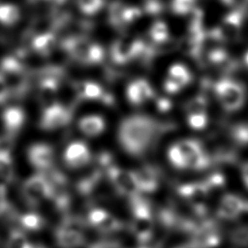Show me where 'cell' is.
Returning <instances> with one entry per match:
<instances>
[{"mask_svg":"<svg viewBox=\"0 0 248 248\" xmlns=\"http://www.w3.org/2000/svg\"><path fill=\"white\" fill-rule=\"evenodd\" d=\"M58 74H51L46 76L39 84L38 101L43 109L58 103V88L59 81L57 78Z\"/></svg>","mask_w":248,"mask_h":248,"instance_id":"12","label":"cell"},{"mask_svg":"<svg viewBox=\"0 0 248 248\" xmlns=\"http://www.w3.org/2000/svg\"><path fill=\"white\" fill-rule=\"evenodd\" d=\"M246 1H247V3H248V0H246Z\"/></svg>","mask_w":248,"mask_h":248,"instance_id":"37","label":"cell"},{"mask_svg":"<svg viewBox=\"0 0 248 248\" xmlns=\"http://www.w3.org/2000/svg\"><path fill=\"white\" fill-rule=\"evenodd\" d=\"M126 96L132 105L140 106L153 96V89L147 80L137 78L128 84L126 88Z\"/></svg>","mask_w":248,"mask_h":248,"instance_id":"15","label":"cell"},{"mask_svg":"<svg viewBox=\"0 0 248 248\" xmlns=\"http://www.w3.org/2000/svg\"><path fill=\"white\" fill-rule=\"evenodd\" d=\"M1 76L11 95L22 96L29 87L28 75L17 58L5 57L1 63Z\"/></svg>","mask_w":248,"mask_h":248,"instance_id":"4","label":"cell"},{"mask_svg":"<svg viewBox=\"0 0 248 248\" xmlns=\"http://www.w3.org/2000/svg\"><path fill=\"white\" fill-rule=\"evenodd\" d=\"M131 232L140 244H147L154 233V218L146 202L134 198L132 201Z\"/></svg>","mask_w":248,"mask_h":248,"instance_id":"3","label":"cell"},{"mask_svg":"<svg viewBox=\"0 0 248 248\" xmlns=\"http://www.w3.org/2000/svg\"><path fill=\"white\" fill-rule=\"evenodd\" d=\"M154 39H157V40H161V39H164L167 35V28H166V25L164 23H157L154 28H153V33H152Z\"/></svg>","mask_w":248,"mask_h":248,"instance_id":"29","label":"cell"},{"mask_svg":"<svg viewBox=\"0 0 248 248\" xmlns=\"http://www.w3.org/2000/svg\"><path fill=\"white\" fill-rule=\"evenodd\" d=\"M56 36L53 32H44L33 36L32 47L43 56L49 55L56 46Z\"/></svg>","mask_w":248,"mask_h":248,"instance_id":"21","label":"cell"},{"mask_svg":"<svg viewBox=\"0 0 248 248\" xmlns=\"http://www.w3.org/2000/svg\"><path fill=\"white\" fill-rule=\"evenodd\" d=\"M78 129L83 135L87 137H97L105 131L106 121L101 115L89 114L79 119Z\"/></svg>","mask_w":248,"mask_h":248,"instance_id":"20","label":"cell"},{"mask_svg":"<svg viewBox=\"0 0 248 248\" xmlns=\"http://www.w3.org/2000/svg\"><path fill=\"white\" fill-rule=\"evenodd\" d=\"M170 164L177 170H197L205 166L206 155L202 144L191 139L174 141L167 150Z\"/></svg>","mask_w":248,"mask_h":248,"instance_id":"2","label":"cell"},{"mask_svg":"<svg viewBox=\"0 0 248 248\" xmlns=\"http://www.w3.org/2000/svg\"><path fill=\"white\" fill-rule=\"evenodd\" d=\"M175 248H200V247H198L196 244H194L193 242H191V243L182 244V245H180V246H177V247H175Z\"/></svg>","mask_w":248,"mask_h":248,"instance_id":"32","label":"cell"},{"mask_svg":"<svg viewBox=\"0 0 248 248\" xmlns=\"http://www.w3.org/2000/svg\"><path fill=\"white\" fill-rule=\"evenodd\" d=\"M10 97V92L8 90V87L5 83V80L3 77L0 74V104H3L6 102V100Z\"/></svg>","mask_w":248,"mask_h":248,"instance_id":"30","label":"cell"},{"mask_svg":"<svg viewBox=\"0 0 248 248\" xmlns=\"http://www.w3.org/2000/svg\"><path fill=\"white\" fill-rule=\"evenodd\" d=\"M14 163L8 149H0V198H4L7 188L14 180Z\"/></svg>","mask_w":248,"mask_h":248,"instance_id":"19","label":"cell"},{"mask_svg":"<svg viewBox=\"0 0 248 248\" xmlns=\"http://www.w3.org/2000/svg\"><path fill=\"white\" fill-rule=\"evenodd\" d=\"M32 244L21 230L14 229L10 232L6 248H32Z\"/></svg>","mask_w":248,"mask_h":248,"instance_id":"25","label":"cell"},{"mask_svg":"<svg viewBox=\"0 0 248 248\" xmlns=\"http://www.w3.org/2000/svg\"><path fill=\"white\" fill-rule=\"evenodd\" d=\"M19 223L23 229L33 232L41 231L46 226L45 218L36 212L24 213L19 218Z\"/></svg>","mask_w":248,"mask_h":248,"instance_id":"24","label":"cell"},{"mask_svg":"<svg viewBox=\"0 0 248 248\" xmlns=\"http://www.w3.org/2000/svg\"><path fill=\"white\" fill-rule=\"evenodd\" d=\"M32 248H46V247L41 244H32Z\"/></svg>","mask_w":248,"mask_h":248,"instance_id":"33","label":"cell"},{"mask_svg":"<svg viewBox=\"0 0 248 248\" xmlns=\"http://www.w3.org/2000/svg\"><path fill=\"white\" fill-rule=\"evenodd\" d=\"M25 121V113L19 107L7 108L2 113V122L9 136L16 135Z\"/></svg>","mask_w":248,"mask_h":248,"instance_id":"18","label":"cell"},{"mask_svg":"<svg viewBox=\"0 0 248 248\" xmlns=\"http://www.w3.org/2000/svg\"><path fill=\"white\" fill-rule=\"evenodd\" d=\"M192 78L188 68L179 63H175L169 68L168 77L165 81V89L169 93H176L186 86Z\"/></svg>","mask_w":248,"mask_h":248,"instance_id":"13","label":"cell"},{"mask_svg":"<svg viewBox=\"0 0 248 248\" xmlns=\"http://www.w3.org/2000/svg\"><path fill=\"white\" fill-rule=\"evenodd\" d=\"M196 0H171V9L175 14L184 15L195 6Z\"/></svg>","mask_w":248,"mask_h":248,"instance_id":"28","label":"cell"},{"mask_svg":"<svg viewBox=\"0 0 248 248\" xmlns=\"http://www.w3.org/2000/svg\"><path fill=\"white\" fill-rule=\"evenodd\" d=\"M187 121L192 129L201 130L205 127L207 123V115L203 111L190 112L187 117Z\"/></svg>","mask_w":248,"mask_h":248,"instance_id":"27","label":"cell"},{"mask_svg":"<svg viewBox=\"0 0 248 248\" xmlns=\"http://www.w3.org/2000/svg\"><path fill=\"white\" fill-rule=\"evenodd\" d=\"M76 91L81 98L88 100L99 99L102 95V89L100 85L93 81H82L76 85Z\"/></svg>","mask_w":248,"mask_h":248,"instance_id":"23","label":"cell"},{"mask_svg":"<svg viewBox=\"0 0 248 248\" xmlns=\"http://www.w3.org/2000/svg\"><path fill=\"white\" fill-rule=\"evenodd\" d=\"M28 159L33 167L45 170L52 166L54 161V151L48 144L35 143L28 149Z\"/></svg>","mask_w":248,"mask_h":248,"instance_id":"14","label":"cell"},{"mask_svg":"<svg viewBox=\"0 0 248 248\" xmlns=\"http://www.w3.org/2000/svg\"><path fill=\"white\" fill-rule=\"evenodd\" d=\"M78 9L85 15H94L101 10L104 0H77Z\"/></svg>","mask_w":248,"mask_h":248,"instance_id":"26","label":"cell"},{"mask_svg":"<svg viewBox=\"0 0 248 248\" xmlns=\"http://www.w3.org/2000/svg\"><path fill=\"white\" fill-rule=\"evenodd\" d=\"M244 61H245V64L248 66V50L246 51V53L244 55Z\"/></svg>","mask_w":248,"mask_h":248,"instance_id":"34","label":"cell"},{"mask_svg":"<svg viewBox=\"0 0 248 248\" xmlns=\"http://www.w3.org/2000/svg\"><path fill=\"white\" fill-rule=\"evenodd\" d=\"M218 1H220L223 4H231L232 2V0H218Z\"/></svg>","mask_w":248,"mask_h":248,"instance_id":"35","label":"cell"},{"mask_svg":"<svg viewBox=\"0 0 248 248\" xmlns=\"http://www.w3.org/2000/svg\"><path fill=\"white\" fill-rule=\"evenodd\" d=\"M154 120L145 115H130L118 127L117 139L122 149L130 155H141L151 146L156 137Z\"/></svg>","mask_w":248,"mask_h":248,"instance_id":"1","label":"cell"},{"mask_svg":"<svg viewBox=\"0 0 248 248\" xmlns=\"http://www.w3.org/2000/svg\"><path fill=\"white\" fill-rule=\"evenodd\" d=\"M20 18L19 8L11 3L0 4V22L4 25H14Z\"/></svg>","mask_w":248,"mask_h":248,"instance_id":"22","label":"cell"},{"mask_svg":"<svg viewBox=\"0 0 248 248\" xmlns=\"http://www.w3.org/2000/svg\"><path fill=\"white\" fill-rule=\"evenodd\" d=\"M54 237L56 244L60 248H79L85 243V236L82 231L60 226L54 231Z\"/></svg>","mask_w":248,"mask_h":248,"instance_id":"16","label":"cell"},{"mask_svg":"<svg viewBox=\"0 0 248 248\" xmlns=\"http://www.w3.org/2000/svg\"><path fill=\"white\" fill-rule=\"evenodd\" d=\"M72 118V112L60 102L43 109L40 126L43 130L54 131L66 126Z\"/></svg>","mask_w":248,"mask_h":248,"instance_id":"8","label":"cell"},{"mask_svg":"<svg viewBox=\"0 0 248 248\" xmlns=\"http://www.w3.org/2000/svg\"><path fill=\"white\" fill-rule=\"evenodd\" d=\"M90 160L89 147L83 141H73L64 151V162L71 169H80L86 166Z\"/></svg>","mask_w":248,"mask_h":248,"instance_id":"11","label":"cell"},{"mask_svg":"<svg viewBox=\"0 0 248 248\" xmlns=\"http://www.w3.org/2000/svg\"><path fill=\"white\" fill-rule=\"evenodd\" d=\"M216 97L221 106L228 111L239 109L246 101L244 86L235 80L224 79L215 86Z\"/></svg>","mask_w":248,"mask_h":248,"instance_id":"5","label":"cell"},{"mask_svg":"<svg viewBox=\"0 0 248 248\" xmlns=\"http://www.w3.org/2000/svg\"><path fill=\"white\" fill-rule=\"evenodd\" d=\"M62 45L71 57L81 63L94 64L103 58V49L101 46L83 38L71 37L66 39Z\"/></svg>","mask_w":248,"mask_h":248,"instance_id":"6","label":"cell"},{"mask_svg":"<svg viewBox=\"0 0 248 248\" xmlns=\"http://www.w3.org/2000/svg\"><path fill=\"white\" fill-rule=\"evenodd\" d=\"M193 233V243L200 248H215L221 242L220 233L216 225L211 221L197 224Z\"/></svg>","mask_w":248,"mask_h":248,"instance_id":"10","label":"cell"},{"mask_svg":"<svg viewBox=\"0 0 248 248\" xmlns=\"http://www.w3.org/2000/svg\"><path fill=\"white\" fill-rule=\"evenodd\" d=\"M87 222L94 229L104 233H112L123 229V223L103 208H93L87 216Z\"/></svg>","mask_w":248,"mask_h":248,"instance_id":"9","label":"cell"},{"mask_svg":"<svg viewBox=\"0 0 248 248\" xmlns=\"http://www.w3.org/2000/svg\"><path fill=\"white\" fill-rule=\"evenodd\" d=\"M30 1H32V2H35V1H40V0H30Z\"/></svg>","mask_w":248,"mask_h":248,"instance_id":"36","label":"cell"},{"mask_svg":"<svg viewBox=\"0 0 248 248\" xmlns=\"http://www.w3.org/2000/svg\"><path fill=\"white\" fill-rule=\"evenodd\" d=\"M245 202L234 195H226L221 200L217 214L225 220H235L244 207Z\"/></svg>","mask_w":248,"mask_h":248,"instance_id":"17","label":"cell"},{"mask_svg":"<svg viewBox=\"0 0 248 248\" xmlns=\"http://www.w3.org/2000/svg\"><path fill=\"white\" fill-rule=\"evenodd\" d=\"M240 176L243 181V184L248 188V161L245 162L240 168Z\"/></svg>","mask_w":248,"mask_h":248,"instance_id":"31","label":"cell"},{"mask_svg":"<svg viewBox=\"0 0 248 248\" xmlns=\"http://www.w3.org/2000/svg\"><path fill=\"white\" fill-rule=\"evenodd\" d=\"M21 194L29 206H37L42 202L52 197V188L47 177L42 173L34 174L27 178L22 187Z\"/></svg>","mask_w":248,"mask_h":248,"instance_id":"7","label":"cell"}]
</instances>
